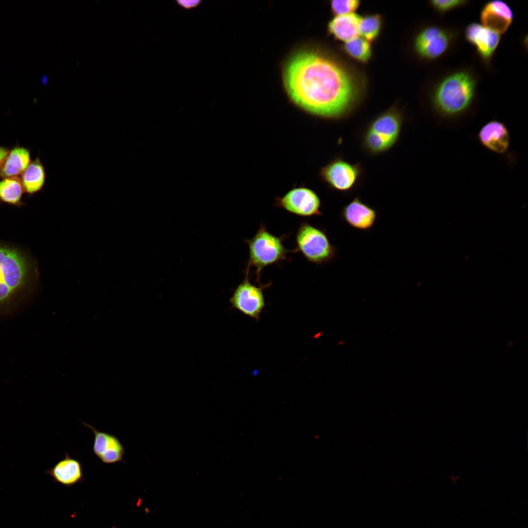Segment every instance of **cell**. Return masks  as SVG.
Returning a JSON list of instances; mask_svg holds the SVG:
<instances>
[{
  "label": "cell",
  "instance_id": "cell-12",
  "mask_svg": "<svg viewBox=\"0 0 528 528\" xmlns=\"http://www.w3.org/2000/svg\"><path fill=\"white\" fill-rule=\"evenodd\" d=\"M340 216L350 226L360 231H368L375 223L377 211L357 196L342 207Z\"/></svg>",
  "mask_w": 528,
  "mask_h": 528
},
{
  "label": "cell",
  "instance_id": "cell-5",
  "mask_svg": "<svg viewBox=\"0 0 528 528\" xmlns=\"http://www.w3.org/2000/svg\"><path fill=\"white\" fill-rule=\"evenodd\" d=\"M30 266L19 250L0 245V306L5 305L27 284Z\"/></svg>",
  "mask_w": 528,
  "mask_h": 528
},
{
  "label": "cell",
  "instance_id": "cell-1",
  "mask_svg": "<svg viewBox=\"0 0 528 528\" xmlns=\"http://www.w3.org/2000/svg\"><path fill=\"white\" fill-rule=\"evenodd\" d=\"M284 83L291 101L314 116L337 120L348 117L357 103L352 75L332 59L311 50L300 51L287 62Z\"/></svg>",
  "mask_w": 528,
  "mask_h": 528
},
{
  "label": "cell",
  "instance_id": "cell-14",
  "mask_svg": "<svg viewBox=\"0 0 528 528\" xmlns=\"http://www.w3.org/2000/svg\"><path fill=\"white\" fill-rule=\"evenodd\" d=\"M478 136L481 144L493 153L502 154L508 150L509 132L506 125L501 121H489L481 129Z\"/></svg>",
  "mask_w": 528,
  "mask_h": 528
},
{
  "label": "cell",
  "instance_id": "cell-6",
  "mask_svg": "<svg viewBox=\"0 0 528 528\" xmlns=\"http://www.w3.org/2000/svg\"><path fill=\"white\" fill-rule=\"evenodd\" d=\"M296 252L300 251L309 262L323 264L331 261L337 249L331 244L326 230L304 221L296 235Z\"/></svg>",
  "mask_w": 528,
  "mask_h": 528
},
{
  "label": "cell",
  "instance_id": "cell-18",
  "mask_svg": "<svg viewBox=\"0 0 528 528\" xmlns=\"http://www.w3.org/2000/svg\"><path fill=\"white\" fill-rule=\"evenodd\" d=\"M360 17L354 13L336 16L329 23V31L337 39L347 42L359 36Z\"/></svg>",
  "mask_w": 528,
  "mask_h": 528
},
{
  "label": "cell",
  "instance_id": "cell-21",
  "mask_svg": "<svg viewBox=\"0 0 528 528\" xmlns=\"http://www.w3.org/2000/svg\"><path fill=\"white\" fill-rule=\"evenodd\" d=\"M344 48L347 54L360 62H367L372 56L370 42L360 36L345 42Z\"/></svg>",
  "mask_w": 528,
  "mask_h": 528
},
{
  "label": "cell",
  "instance_id": "cell-23",
  "mask_svg": "<svg viewBox=\"0 0 528 528\" xmlns=\"http://www.w3.org/2000/svg\"><path fill=\"white\" fill-rule=\"evenodd\" d=\"M359 5L360 1L357 0H336L331 2L332 10L336 16L354 13Z\"/></svg>",
  "mask_w": 528,
  "mask_h": 528
},
{
  "label": "cell",
  "instance_id": "cell-20",
  "mask_svg": "<svg viewBox=\"0 0 528 528\" xmlns=\"http://www.w3.org/2000/svg\"><path fill=\"white\" fill-rule=\"evenodd\" d=\"M24 192L20 176L6 177L0 180V201L10 205L21 206Z\"/></svg>",
  "mask_w": 528,
  "mask_h": 528
},
{
  "label": "cell",
  "instance_id": "cell-16",
  "mask_svg": "<svg viewBox=\"0 0 528 528\" xmlns=\"http://www.w3.org/2000/svg\"><path fill=\"white\" fill-rule=\"evenodd\" d=\"M44 473L51 476L54 482L66 486L82 481L84 476L82 462L70 457L66 452L64 458L58 462L51 468L45 470Z\"/></svg>",
  "mask_w": 528,
  "mask_h": 528
},
{
  "label": "cell",
  "instance_id": "cell-22",
  "mask_svg": "<svg viewBox=\"0 0 528 528\" xmlns=\"http://www.w3.org/2000/svg\"><path fill=\"white\" fill-rule=\"evenodd\" d=\"M381 26V20L378 15H370L360 17L358 24L359 35L371 42L378 36Z\"/></svg>",
  "mask_w": 528,
  "mask_h": 528
},
{
  "label": "cell",
  "instance_id": "cell-25",
  "mask_svg": "<svg viewBox=\"0 0 528 528\" xmlns=\"http://www.w3.org/2000/svg\"><path fill=\"white\" fill-rule=\"evenodd\" d=\"M201 1L200 0H177L176 3L177 4L181 7H183L185 9H189L196 7L200 4Z\"/></svg>",
  "mask_w": 528,
  "mask_h": 528
},
{
  "label": "cell",
  "instance_id": "cell-27",
  "mask_svg": "<svg viewBox=\"0 0 528 528\" xmlns=\"http://www.w3.org/2000/svg\"><path fill=\"white\" fill-rule=\"evenodd\" d=\"M47 77L46 76H44L42 78V81L43 83H46L47 82Z\"/></svg>",
  "mask_w": 528,
  "mask_h": 528
},
{
  "label": "cell",
  "instance_id": "cell-4",
  "mask_svg": "<svg viewBox=\"0 0 528 528\" xmlns=\"http://www.w3.org/2000/svg\"><path fill=\"white\" fill-rule=\"evenodd\" d=\"M404 122L400 110L392 107L373 118L362 136V146L371 155H377L391 149L397 142Z\"/></svg>",
  "mask_w": 528,
  "mask_h": 528
},
{
  "label": "cell",
  "instance_id": "cell-11",
  "mask_svg": "<svg viewBox=\"0 0 528 528\" xmlns=\"http://www.w3.org/2000/svg\"><path fill=\"white\" fill-rule=\"evenodd\" d=\"M81 422L93 432V452L103 463L108 464L119 462L125 463L123 461L125 448L117 437L100 431L83 421Z\"/></svg>",
  "mask_w": 528,
  "mask_h": 528
},
{
  "label": "cell",
  "instance_id": "cell-7",
  "mask_svg": "<svg viewBox=\"0 0 528 528\" xmlns=\"http://www.w3.org/2000/svg\"><path fill=\"white\" fill-rule=\"evenodd\" d=\"M362 172L360 163H352L339 156L322 167L319 176L330 188L345 194L355 188Z\"/></svg>",
  "mask_w": 528,
  "mask_h": 528
},
{
  "label": "cell",
  "instance_id": "cell-17",
  "mask_svg": "<svg viewBox=\"0 0 528 528\" xmlns=\"http://www.w3.org/2000/svg\"><path fill=\"white\" fill-rule=\"evenodd\" d=\"M30 150L16 145L11 150L0 168V178L19 176L31 162Z\"/></svg>",
  "mask_w": 528,
  "mask_h": 528
},
{
  "label": "cell",
  "instance_id": "cell-24",
  "mask_svg": "<svg viewBox=\"0 0 528 528\" xmlns=\"http://www.w3.org/2000/svg\"><path fill=\"white\" fill-rule=\"evenodd\" d=\"M459 0H435L431 1V5L438 11L445 12L466 3Z\"/></svg>",
  "mask_w": 528,
  "mask_h": 528
},
{
  "label": "cell",
  "instance_id": "cell-2",
  "mask_svg": "<svg viewBox=\"0 0 528 528\" xmlns=\"http://www.w3.org/2000/svg\"><path fill=\"white\" fill-rule=\"evenodd\" d=\"M475 82L467 72L460 71L444 78L436 88L433 105L440 115L453 117L465 111L475 94Z\"/></svg>",
  "mask_w": 528,
  "mask_h": 528
},
{
  "label": "cell",
  "instance_id": "cell-3",
  "mask_svg": "<svg viewBox=\"0 0 528 528\" xmlns=\"http://www.w3.org/2000/svg\"><path fill=\"white\" fill-rule=\"evenodd\" d=\"M288 236V234L276 236L270 233L264 224H261L251 239L244 240L249 249V257L244 272L249 273L250 268L254 267L258 284H262L261 274L264 268L286 260L289 253L296 252L295 249L289 250L284 245V241Z\"/></svg>",
  "mask_w": 528,
  "mask_h": 528
},
{
  "label": "cell",
  "instance_id": "cell-15",
  "mask_svg": "<svg viewBox=\"0 0 528 528\" xmlns=\"http://www.w3.org/2000/svg\"><path fill=\"white\" fill-rule=\"evenodd\" d=\"M466 39L476 48L484 60L490 58L500 40V34L477 23L469 24L465 29Z\"/></svg>",
  "mask_w": 528,
  "mask_h": 528
},
{
  "label": "cell",
  "instance_id": "cell-13",
  "mask_svg": "<svg viewBox=\"0 0 528 528\" xmlns=\"http://www.w3.org/2000/svg\"><path fill=\"white\" fill-rule=\"evenodd\" d=\"M513 13L505 2L493 0L486 3L481 13L484 26L499 34L504 33L513 20Z\"/></svg>",
  "mask_w": 528,
  "mask_h": 528
},
{
  "label": "cell",
  "instance_id": "cell-10",
  "mask_svg": "<svg viewBox=\"0 0 528 528\" xmlns=\"http://www.w3.org/2000/svg\"><path fill=\"white\" fill-rule=\"evenodd\" d=\"M451 35L446 31L436 26L422 30L415 41V48L422 57L434 59L442 55L447 49Z\"/></svg>",
  "mask_w": 528,
  "mask_h": 528
},
{
  "label": "cell",
  "instance_id": "cell-19",
  "mask_svg": "<svg viewBox=\"0 0 528 528\" xmlns=\"http://www.w3.org/2000/svg\"><path fill=\"white\" fill-rule=\"evenodd\" d=\"M20 177L24 193L32 195L42 190L45 182L46 173L39 157L31 161Z\"/></svg>",
  "mask_w": 528,
  "mask_h": 528
},
{
  "label": "cell",
  "instance_id": "cell-26",
  "mask_svg": "<svg viewBox=\"0 0 528 528\" xmlns=\"http://www.w3.org/2000/svg\"><path fill=\"white\" fill-rule=\"evenodd\" d=\"M10 150L8 148L0 146V168L8 154Z\"/></svg>",
  "mask_w": 528,
  "mask_h": 528
},
{
  "label": "cell",
  "instance_id": "cell-9",
  "mask_svg": "<svg viewBox=\"0 0 528 528\" xmlns=\"http://www.w3.org/2000/svg\"><path fill=\"white\" fill-rule=\"evenodd\" d=\"M275 205L299 216L310 217L322 215L321 202L317 194L304 186L293 187L275 198Z\"/></svg>",
  "mask_w": 528,
  "mask_h": 528
},
{
  "label": "cell",
  "instance_id": "cell-8",
  "mask_svg": "<svg viewBox=\"0 0 528 528\" xmlns=\"http://www.w3.org/2000/svg\"><path fill=\"white\" fill-rule=\"evenodd\" d=\"M249 273H245V277L234 290L229 299L231 308H235L243 314L259 321L265 306L264 290L271 286L270 282L259 286L250 282Z\"/></svg>",
  "mask_w": 528,
  "mask_h": 528
}]
</instances>
